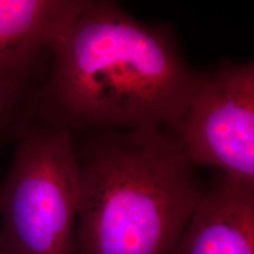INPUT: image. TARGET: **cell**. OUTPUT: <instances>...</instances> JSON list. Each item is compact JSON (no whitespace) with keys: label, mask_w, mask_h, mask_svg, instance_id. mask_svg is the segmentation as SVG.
I'll list each match as a JSON object with an SVG mask.
<instances>
[{"label":"cell","mask_w":254,"mask_h":254,"mask_svg":"<svg viewBox=\"0 0 254 254\" xmlns=\"http://www.w3.org/2000/svg\"><path fill=\"white\" fill-rule=\"evenodd\" d=\"M50 57L36 67L0 74V147L19 141L40 119Z\"/></svg>","instance_id":"obj_7"},{"label":"cell","mask_w":254,"mask_h":254,"mask_svg":"<svg viewBox=\"0 0 254 254\" xmlns=\"http://www.w3.org/2000/svg\"><path fill=\"white\" fill-rule=\"evenodd\" d=\"M40 119L74 133L177 131L194 85L172 28L109 0H79L51 44Z\"/></svg>","instance_id":"obj_1"},{"label":"cell","mask_w":254,"mask_h":254,"mask_svg":"<svg viewBox=\"0 0 254 254\" xmlns=\"http://www.w3.org/2000/svg\"><path fill=\"white\" fill-rule=\"evenodd\" d=\"M176 132L194 166L254 184V63L196 72Z\"/></svg>","instance_id":"obj_4"},{"label":"cell","mask_w":254,"mask_h":254,"mask_svg":"<svg viewBox=\"0 0 254 254\" xmlns=\"http://www.w3.org/2000/svg\"><path fill=\"white\" fill-rule=\"evenodd\" d=\"M77 254H170L204 194L166 127L74 135Z\"/></svg>","instance_id":"obj_2"},{"label":"cell","mask_w":254,"mask_h":254,"mask_svg":"<svg viewBox=\"0 0 254 254\" xmlns=\"http://www.w3.org/2000/svg\"><path fill=\"white\" fill-rule=\"evenodd\" d=\"M0 254H2V253H1V251H0Z\"/></svg>","instance_id":"obj_8"},{"label":"cell","mask_w":254,"mask_h":254,"mask_svg":"<svg viewBox=\"0 0 254 254\" xmlns=\"http://www.w3.org/2000/svg\"><path fill=\"white\" fill-rule=\"evenodd\" d=\"M79 0H0V74L36 67Z\"/></svg>","instance_id":"obj_6"},{"label":"cell","mask_w":254,"mask_h":254,"mask_svg":"<svg viewBox=\"0 0 254 254\" xmlns=\"http://www.w3.org/2000/svg\"><path fill=\"white\" fill-rule=\"evenodd\" d=\"M170 254H254V184L221 173Z\"/></svg>","instance_id":"obj_5"},{"label":"cell","mask_w":254,"mask_h":254,"mask_svg":"<svg viewBox=\"0 0 254 254\" xmlns=\"http://www.w3.org/2000/svg\"><path fill=\"white\" fill-rule=\"evenodd\" d=\"M0 182L2 254H77L74 133L39 119Z\"/></svg>","instance_id":"obj_3"}]
</instances>
